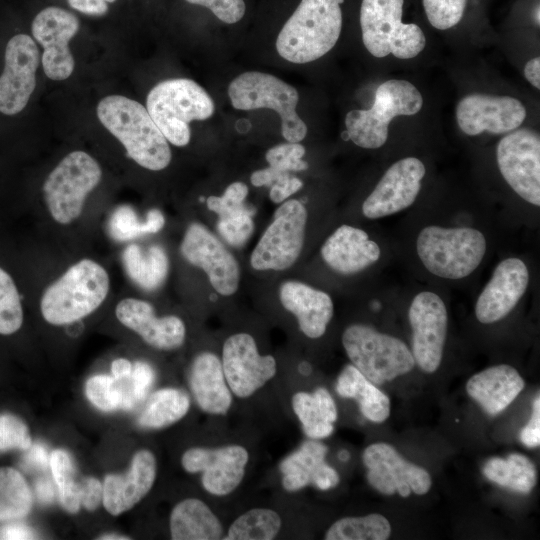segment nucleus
<instances>
[{
  "label": "nucleus",
  "instance_id": "obj_1",
  "mask_svg": "<svg viewBox=\"0 0 540 540\" xmlns=\"http://www.w3.org/2000/svg\"><path fill=\"white\" fill-rule=\"evenodd\" d=\"M107 269L92 258L71 264L43 291L40 312L54 326L75 323L95 312L110 292Z\"/></svg>",
  "mask_w": 540,
  "mask_h": 540
},
{
  "label": "nucleus",
  "instance_id": "obj_2",
  "mask_svg": "<svg viewBox=\"0 0 540 540\" xmlns=\"http://www.w3.org/2000/svg\"><path fill=\"white\" fill-rule=\"evenodd\" d=\"M97 116L139 166L150 171L168 167L172 158L168 141L142 104L125 96L110 95L100 100Z\"/></svg>",
  "mask_w": 540,
  "mask_h": 540
},
{
  "label": "nucleus",
  "instance_id": "obj_3",
  "mask_svg": "<svg viewBox=\"0 0 540 540\" xmlns=\"http://www.w3.org/2000/svg\"><path fill=\"white\" fill-rule=\"evenodd\" d=\"M343 0H301L276 39L284 60L305 64L318 60L337 43L342 30Z\"/></svg>",
  "mask_w": 540,
  "mask_h": 540
},
{
  "label": "nucleus",
  "instance_id": "obj_4",
  "mask_svg": "<svg viewBox=\"0 0 540 540\" xmlns=\"http://www.w3.org/2000/svg\"><path fill=\"white\" fill-rule=\"evenodd\" d=\"M146 109L168 142L186 146L191 138L189 123L210 118L215 105L198 83L173 78L155 85L148 93Z\"/></svg>",
  "mask_w": 540,
  "mask_h": 540
},
{
  "label": "nucleus",
  "instance_id": "obj_5",
  "mask_svg": "<svg viewBox=\"0 0 540 540\" xmlns=\"http://www.w3.org/2000/svg\"><path fill=\"white\" fill-rule=\"evenodd\" d=\"M101 178L102 169L94 157L81 150L67 154L43 183V200L49 218L62 227L76 223Z\"/></svg>",
  "mask_w": 540,
  "mask_h": 540
},
{
  "label": "nucleus",
  "instance_id": "obj_6",
  "mask_svg": "<svg viewBox=\"0 0 540 540\" xmlns=\"http://www.w3.org/2000/svg\"><path fill=\"white\" fill-rule=\"evenodd\" d=\"M487 249L482 232L470 227L427 226L418 234L417 254L432 274L446 279L469 276L481 263Z\"/></svg>",
  "mask_w": 540,
  "mask_h": 540
},
{
  "label": "nucleus",
  "instance_id": "obj_7",
  "mask_svg": "<svg viewBox=\"0 0 540 540\" xmlns=\"http://www.w3.org/2000/svg\"><path fill=\"white\" fill-rule=\"evenodd\" d=\"M422 106L423 97L411 82L387 80L377 87L371 108L354 109L346 114V134L361 148H380L387 141L392 119L415 115Z\"/></svg>",
  "mask_w": 540,
  "mask_h": 540
},
{
  "label": "nucleus",
  "instance_id": "obj_8",
  "mask_svg": "<svg viewBox=\"0 0 540 540\" xmlns=\"http://www.w3.org/2000/svg\"><path fill=\"white\" fill-rule=\"evenodd\" d=\"M404 0H362L360 26L367 51L377 58L390 54L398 59L419 55L426 45L422 29L402 22Z\"/></svg>",
  "mask_w": 540,
  "mask_h": 540
},
{
  "label": "nucleus",
  "instance_id": "obj_9",
  "mask_svg": "<svg viewBox=\"0 0 540 540\" xmlns=\"http://www.w3.org/2000/svg\"><path fill=\"white\" fill-rule=\"evenodd\" d=\"M228 96L237 110H274L281 118V133L287 142L298 143L306 137L307 125L296 112L298 91L280 78L259 71L244 72L230 82Z\"/></svg>",
  "mask_w": 540,
  "mask_h": 540
},
{
  "label": "nucleus",
  "instance_id": "obj_10",
  "mask_svg": "<svg viewBox=\"0 0 540 540\" xmlns=\"http://www.w3.org/2000/svg\"><path fill=\"white\" fill-rule=\"evenodd\" d=\"M351 364L376 385L409 373L415 366L412 352L394 336L364 324H352L342 334Z\"/></svg>",
  "mask_w": 540,
  "mask_h": 540
},
{
  "label": "nucleus",
  "instance_id": "obj_11",
  "mask_svg": "<svg viewBox=\"0 0 540 540\" xmlns=\"http://www.w3.org/2000/svg\"><path fill=\"white\" fill-rule=\"evenodd\" d=\"M308 213L296 199L281 203L250 257L256 270L282 271L299 258L304 245Z\"/></svg>",
  "mask_w": 540,
  "mask_h": 540
},
{
  "label": "nucleus",
  "instance_id": "obj_12",
  "mask_svg": "<svg viewBox=\"0 0 540 540\" xmlns=\"http://www.w3.org/2000/svg\"><path fill=\"white\" fill-rule=\"evenodd\" d=\"M496 159L502 177L514 192L540 205V137L528 128L507 133L498 143Z\"/></svg>",
  "mask_w": 540,
  "mask_h": 540
},
{
  "label": "nucleus",
  "instance_id": "obj_13",
  "mask_svg": "<svg viewBox=\"0 0 540 540\" xmlns=\"http://www.w3.org/2000/svg\"><path fill=\"white\" fill-rule=\"evenodd\" d=\"M367 469L368 483L385 495L398 493L408 497L411 492L417 495L426 494L432 479L424 468L406 460L388 443L378 442L367 446L362 455Z\"/></svg>",
  "mask_w": 540,
  "mask_h": 540
},
{
  "label": "nucleus",
  "instance_id": "obj_14",
  "mask_svg": "<svg viewBox=\"0 0 540 540\" xmlns=\"http://www.w3.org/2000/svg\"><path fill=\"white\" fill-rule=\"evenodd\" d=\"M408 319L412 328V355L426 373L435 372L442 361L447 336L448 315L445 303L434 292L423 291L412 300Z\"/></svg>",
  "mask_w": 540,
  "mask_h": 540
},
{
  "label": "nucleus",
  "instance_id": "obj_15",
  "mask_svg": "<svg viewBox=\"0 0 540 540\" xmlns=\"http://www.w3.org/2000/svg\"><path fill=\"white\" fill-rule=\"evenodd\" d=\"M182 257L202 269L215 291L223 296L233 295L239 286L240 268L235 257L204 225L191 223L180 244Z\"/></svg>",
  "mask_w": 540,
  "mask_h": 540
},
{
  "label": "nucleus",
  "instance_id": "obj_16",
  "mask_svg": "<svg viewBox=\"0 0 540 540\" xmlns=\"http://www.w3.org/2000/svg\"><path fill=\"white\" fill-rule=\"evenodd\" d=\"M221 363L232 394L242 399L256 393L277 372L276 359L272 355H261L255 339L244 332L225 340Z\"/></svg>",
  "mask_w": 540,
  "mask_h": 540
},
{
  "label": "nucleus",
  "instance_id": "obj_17",
  "mask_svg": "<svg viewBox=\"0 0 540 540\" xmlns=\"http://www.w3.org/2000/svg\"><path fill=\"white\" fill-rule=\"evenodd\" d=\"M249 460L247 449L238 444L217 448L193 447L181 457L188 473L201 472L205 491L215 496L232 493L242 482Z\"/></svg>",
  "mask_w": 540,
  "mask_h": 540
},
{
  "label": "nucleus",
  "instance_id": "obj_18",
  "mask_svg": "<svg viewBox=\"0 0 540 540\" xmlns=\"http://www.w3.org/2000/svg\"><path fill=\"white\" fill-rule=\"evenodd\" d=\"M455 114L461 131L468 136H477L483 132H512L524 122L527 111L517 98L473 93L458 102Z\"/></svg>",
  "mask_w": 540,
  "mask_h": 540
},
{
  "label": "nucleus",
  "instance_id": "obj_19",
  "mask_svg": "<svg viewBox=\"0 0 540 540\" xmlns=\"http://www.w3.org/2000/svg\"><path fill=\"white\" fill-rule=\"evenodd\" d=\"M78 29V18L59 7H47L34 18L32 35L44 49L41 61L48 78L60 81L72 74L75 62L69 41Z\"/></svg>",
  "mask_w": 540,
  "mask_h": 540
},
{
  "label": "nucleus",
  "instance_id": "obj_20",
  "mask_svg": "<svg viewBox=\"0 0 540 540\" xmlns=\"http://www.w3.org/2000/svg\"><path fill=\"white\" fill-rule=\"evenodd\" d=\"M39 49L26 34H17L7 43L5 65L0 76V112L15 115L27 105L36 86Z\"/></svg>",
  "mask_w": 540,
  "mask_h": 540
},
{
  "label": "nucleus",
  "instance_id": "obj_21",
  "mask_svg": "<svg viewBox=\"0 0 540 540\" xmlns=\"http://www.w3.org/2000/svg\"><path fill=\"white\" fill-rule=\"evenodd\" d=\"M425 166L416 157H406L392 164L362 204V213L369 219L395 214L416 200Z\"/></svg>",
  "mask_w": 540,
  "mask_h": 540
},
{
  "label": "nucleus",
  "instance_id": "obj_22",
  "mask_svg": "<svg viewBox=\"0 0 540 540\" xmlns=\"http://www.w3.org/2000/svg\"><path fill=\"white\" fill-rule=\"evenodd\" d=\"M115 316L123 326L155 349L174 350L185 341L184 321L175 315L157 316L153 306L145 300L122 298L115 307Z\"/></svg>",
  "mask_w": 540,
  "mask_h": 540
},
{
  "label": "nucleus",
  "instance_id": "obj_23",
  "mask_svg": "<svg viewBox=\"0 0 540 540\" xmlns=\"http://www.w3.org/2000/svg\"><path fill=\"white\" fill-rule=\"evenodd\" d=\"M528 283L529 271L521 259L501 261L477 299L478 321L490 324L506 317L525 294Z\"/></svg>",
  "mask_w": 540,
  "mask_h": 540
},
{
  "label": "nucleus",
  "instance_id": "obj_24",
  "mask_svg": "<svg viewBox=\"0 0 540 540\" xmlns=\"http://www.w3.org/2000/svg\"><path fill=\"white\" fill-rule=\"evenodd\" d=\"M156 474L154 454L147 449L136 452L125 474H109L105 477L102 502L106 511L118 516L132 509L149 493Z\"/></svg>",
  "mask_w": 540,
  "mask_h": 540
},
{
  "label": "nucleus",
  "instance_id": "obj_25",
  "mask_svg": "<svg viewBox=\"0 0 540 540\" xmlns=\"http://www.w3.org/2000/svg\"><path fill=\"white\" fill-rule=\"evenodd\" d=\"M328 446L310 439L286 456L279 464L282 486L288 492H296L312 484L320 490H329L340 482L338 472L326 463Z\"/></svg>",
  "mask_w": 540,
  "mask_h": 540
},
{
  "label": "nucleus",
  "instance_id": "obj_26",
  "mask_svg": "<svg viewBox=\"0 0 540 540\" xmlns=\"http://www.w3.org/2000/svg\"><path fill=\"white\" fill-rule=\"evenodd\" d=\"M379 245L368 234L350 225H341L324 242L321 256L335 272L350 275L358 273L380 258Z\"/></svg>",
  "mask_w": 540,
  "mask_h": 540
},
{
  "label": "nucleus",
  "instance_id": "obj_27",
  "mask_svg": "<svg viewBox=\"0 0 540 540\" xmlns=\"http://www.w3.org/2000/svg\"><path fill=\"white\" fill-rule=\"evenodd\" d=\"M279 299L282 306L296 317L305 336L317 339L324 335L334 313L328 293L303 282L286 281L279 289Z\"/></svg>",
  "mask_w": 540,
  "mask_h": 540
},
{
  "label": "nucleus",
  "instance_id": "obj_28",
  "mask_svg": "<svg viewBox=\"0 0 540 540\" xmlns=\"http://www.w3.org/2000/svg\"><path fill=\"white\" fill-rule=\"evenodd\" d=\"M192 394L202 411L225 415L233 397L219 357L209 351L199 353L192 361L189 374Z\"/></svg>",
  "mask_w": 540,
  "mask_h": 540
},
{
  "label": "nucleus",
  "instance_id": "obj_29",
  "mask_svg": "<svg viewBox=\"0 0 540 540\" xmlns=\"http://www.w3.org/2000/svg\"><path fill=\"white\" fill-rule=\"evenodd\" d=\"M524 386L523 378L514 367L500 364L471 376L466 391L487 413L496 415L515 400Z\"/></svg>",
  "mask_w": 540,
  "mask_h": 540
},
{
  "label": "nucleus",
  "instance_id": "obj_30",
  "mask_svg": "<svg viewBox=\"0 0 540 540\" xmlns=\"http://www.w3.org/2000/svg\"><path fill=\"white\" fill-rule=\"evenodd\" d=\"M170 535L173 540L223 539L220 519L204 501L186 498L177 503L170 513Z\"/></svg>",
  "mask_w": 540,
  "mask_h": 540
},
{
  "label": "nucleus",
  "instance_id": "obj_31",
  "mask_svg": "<svg viewBox=\"0 0 540 540\" xmlns=\"http://www.w3.org/2000/svg\"><path fill=\"white\" fill-rule=\"evenodd\" d=\"M335 390L343 398L354 399L362 415L374 423H382L390 415L389 397L352 364L338 375Z\"/></svg>",
  "mask_w": 540,
  "mask_h": 540
},
{
  "label": "nucleus",
  "instance_id": "obj_32",
  "mask_svg": "<svg viewBox=\"0 0 540 540\" xmlns=\"http://www.w3.org/2000/svg\"><path fill=\"white\" fill-rule=\"evenodd\" d=\"M292 408L308 438L320 440L333 433L338 412L327 389L319 387L313 393H295L292 397Z\"/></svg>",
  "mask_w": 540,
  "mask_h": 540
},
{
  "label": "nucleus",
  "instance_id": "obj_33",
  "mask_svg": "<svg viewBox=\"0 0 540 540\" xmlns=\"http://www.w3.org/2000/svg\"><path fill=\"white\" fill-rule=\"evenodd\" d=\"M123 264L131 280L146 291H155L163 285L169 269V260L160 245L144 249L129 244L123 251Z\"/></svg>",
  "mask_w": 540,
  "mask_h": 540
},
{
  "label": "nucleus",
  "instance_id": "obj_34",
  "mask_svg": "<svg viewBox=\"0 0 540 540\" xmlns=\"http://www.w3.org/2000/svg\"><path fill=\"white\" fill-rule=\"evenodd\" d=\"M483 474L488 480L523 494L530 493L537 483L534 463L518 453L510 454L505 459L490 458L483 466Z\"/></svg>",
  "mask_w": 540,
  "mask_h": 540
},
{
  "label": "nucleus",
  "instance_id": "obj_35",
  "mask_svg": "<svg viewBox=\"0 0 540 540\" xmlns=\"http://www.w3.org/2000/svg\"><path fill=\"white\" fill-rule=\"evenodd\" d=\"M188 394L177 388H163L150 397L139 417L144 428L160 429L181 420L189 411Z\"/></svg>",
  "mask_w": 540,
  "mask_h": 540
},
{
  "label": "nucleus",
  "instance_id": "obj_36",
  "mask_svg": "<svg viewBox=\"0 0 540 540\" xmlns=\"http://www.w3.org/2000/svg\"><path fill=\"white\" fill-rule=\"evenodd\" d=\"M32 505V492L23 475L12 467H0V522L24 518Z\"/></svg>",
  "mask_w": 540,
  "mask_h": 540
},
{
  "label": "nucleus",
  "instance_id": "obj_37",
  "mask_svg": "<svg viewBox=\"0 0 540 540\" xmlns=\"http://www.w3.org/2000/svg\"><path fill=\"white\" fill-rule=\"evenodd\" d=\"M282 519L275 510L253 508L238 516L229 526L224 540H272L280 532Z\"/></svg>",
  "mask_w": 540,
  "mask_h": 540
},
{
  "label": "nucleus",
  "instance_id": "obj_38",
  "mask_svg": "<svg viewBox=\"0 0 540 540\" xmlns=\"http://www.w3.org/2000/svg\"><path fill=\"white\" fill-rule=\"evenodd\" d=\"M391 525L381 514L371 513L359 517H344L335 521L326 531V540H386Z\"/></svg>",
  "mask_w": 540,
  "mask_h": 540
},
{
  "label": "nucleus",
  "instance_id": "obj_39",
  "mask_svg": "<svg viewBox=\"0 0 540 540\" xmlns=\"http://www.w3.org/2000/svg\"><path fill=\"white\" fill-rule=\"evenodd\" d=\"M50 467L62 507L70 513H77L82 505V482L76 481L72 457L67 451L56 449L51 453Z\"/></svg>",
  "mask_w": 540,
  "mask_h": 540
},
{
  "label": "nucleus",
  "instance_id": "obj_40",
  "mask_svg": "<svg viewBox=\"0 0 540 540\" xmlns=\"http://www.w3.org/2000/svg\"><path fill=\"white\" fill-rule=\"evenodd\" d=\"M85 394L95 407L105 412L130 409L136 402L131 389L124 388L119 380L104 374L87 380Z\"/></svg>",
  "mask_w": 540,
  "mask_h": 540
},
{
  "label": "nucleus",
  "instance_id": "obj_41",
  "mask_svg": "<svg viewBox=\"0 0 540 540\" xmlns=\"http://www.w3.org/2000/svg\"><path fill=\"white\" fill-rule=\"evenodd\" d=\"M24 319L21 295L12 276L0 267V334L17 332Z\"/></svg>",
  "mask_w": 540,
  "mask_h": 540
},
{
  "label": "nucleus",
  "instance_id": "obj_42",
  "mask_svg": "<svg viewBox=\"0 0 540 540\" xmlns=\"http://www.w3.org/2000/svg\"><path fill=\"white\" fill-rule=\"evenodd\" d=\"M220 236L233 247L243 246L254 231V222L251 211L245 209L222 216L217 223Z\"/></svg>",
  "mask_w": 540,
  "mask_h": 540
},
{
  "label": "nucleus",
  "instance_id": "obj_43",
  "mask_svg": "<svg viewBox=\"0 0 540 540\" xmlns=\"http://www.w3.org/2000/svg\"><path fill=\"white\" fill-rule=\"evenodd\" d=\"M467 0H422L429 23L436 29L447 30L462 19Z\"/></svg>",
  "mask_w": 540,
  "mask_h": 540
},
{
  "label": "nucleus",
  "instance_id": "obj_44",
  "mask_svg": "<svg viewBox=\"0 0 540 540\" xmlns=\"http://www.w3.org/2000/svg\"><path fill=\"white\" fill-rule=\"evenodd\" d=\"M305 147L299 142H286L271 147L265 154L269 166L285 172H297L308 169V163L302 158Z\"/></svg>",
  "mask_w": 540,
  "mask_h": 540
},
{
  "label": "nucleus",
  "instance_id": "obj_45",
  "mask_svg": "<svg viewBox=\"0 0 540 540\" xmlns=\"http://www.w3.org/2000/svg\"><path fill=\"white\" fill-rule=\"evenodd\" d=\"M31 446L27 425L15 415L0 414V451L28 450Z\"/></svg>",
  "mask_w": 540,
  "mask_h": 540
},
{
  "label": "nucleus",
  "instance_id": "obj_46",
  "mask_svg": "<svg viewBox=\"0 0 540 540\" xmlns=\"http://www.w3.org/2000/svg\"><path fill=\"white\" fill-rule=\"evenodd\" d=\"M247 195V185L236 181L228 185L221 196H209L206 205L210 211L222 217L245 209L247 206L244 201Z\"/></svg>",
  "mask_w": 540,
  "mask_h": 540
},
{
  "label": "nucleus",
  "instance_id": "obj_47",
  "mask_svg": "<svg viewBox=\"0 0 540 540\" xmlns=\"http://www.w3.org/2000/svg\"><path fill=\"white\" fill-rule=\"evenodd\" d=\"M110 230L118 240H129L144 233V223L139 221L129 206L119 207L111 217Z\"/></svg>",
  "mask_w": 540,
  "mask_h": 540
},
{
  "label": "nucleus",
  "instance_id": "obj_48",
  "mask_svg": "<svg viewBox=\"0 0 540 540\" xmlns=\"http://www.w3.org/2000/svg\"><path fill=\"white\" fill-rule=\"evenodd\" d=\"M190 4L208 8L220 21L234 24L240 21L246 11L244 0H186Z\"/></svg>",
  "mask_w": 540,
  "mask_h": 540
},
{
  "label": "nucleus",
  "instance_id": "obj_49",
  "mask_svg": "<svg viewBox=\"0 0 540 540\" xmlns=\"http://www.w3.org/2000/svg\"><path fill=\"white\" fill-rule=\"evenodd\" d=\"M131 392L135 401L144 399L149 388L151 387L155 373L153 368L146 362L137 361L132 366L131 372Z\"/></svg>",
  "mask_w": 540,
  "mask_h": 540
},
{
  "label": "nucleus",
  "instance_id": "obj_50",
  "mask_svg": "<svg viewBox=\"0 0 540 540\" xmlns=\"http://www.w3.org/2000/svg\"><path fill=\"white\" fill-rule=\"evenodd\" d=\"M520 441L528 448L540 444V397L537 394L533 402L532 416L520 431Z\"/></svg>",
  "mask_w": 540,
  "mask_h": 540
},
{
  "label": "nucleus",
  "instance_id": "obj_51",
  "mask_svg": "<svg viewBox=\"0 0 540 540\" xmlns=\"http://www.w3.org/2000/svg\"><path fill=\"white\" fill-rule=\"evenodd\" d=\"M302 186L303 182L299 178L289 174L270 186L269 198L273 203L281 204L299 191Z\"/></svg>",
  "mask_w": 540,
  "mask_h": 540
},
{
  "label": "nucleus",
  "instance_id": "obj_52",
  "mask_svg": "<svg viewBox=\"0 0 540 540\" xmlns=\"http://www.w3.org/2000/svg\"><path fill=\"white\" fill-rule=\"evenodd\" d=\"M103 496V485L93 477H87L82 481V500L81 504L88 510H95Z\"/></svg>",
  "mask_w": 540,
  "mask_h": 540
},
{
  "label": "nucleus",
  "instance_id": "obj_53",
  "mask_svg": "<svg viewBox=\"0 0 540 540\" xmlns=\"http://www.w3.org/2000/svg\"><path fill=\"white\" fill-rule=\"evenodd\" d=\"M289 174L291 173L268 166L254 171L250 176V182L255 187L272 186Z\"/></svg>",
  "mask_w": 540,
  "mask_h": 540
},
{
  "label": "nucleus",
  "instance_id": "obj_54",
  "mask_svg": "<svg viewBox=\"0 0 540 540\" xmlns=\"http://www.w3.org/2000/svg\"><path fill=\"white\" fill-rule=\"evenodd\" d=\"M73 9L93 16H102L108 11V3L116 0H67Z\"/></svg>",
  "mask_w": 540,
  "mask_h": 540
},
{
  "label": "nucleus",
  "instance_id": "obj_55",
  "mask_svg": "<svg viewBox=\"0 0 540 540\" xmlns=\"http://www.w3.org/2000/svg\"><path fill=\"white\" fill-rule=\"evenodd\" d=\"M34 531L19 523H10L0 528V539H35Z\"/></svg>",
  "mask_w": 540,
  "mask_h": 540
},
{
  "label": "nucleus",
  "instance_id": "obj_56",
  "mask_svg": "<svg viewBox=\"0 0 540 540\" xmlns=\"http://www.w3.org/2000/svg\"><path fill=\"white\" fill-rule=\"evenodd\" d=\"M26 464L33 467L45 468L48 465V454L46 449L36 444L30 447V451L25 457Z\"/></svg>",
  "mask_w": 540,
  "mask_h": 540
},
{
  "label": "nucleus",
  "instance_id": "obj_57",
  "mask_svg": "<svg viewBox=\"0 0 540 540\" xmlns=\"http://www.w3.org/2000/svg\"><path fill=\"white\" fill-rule=\"evenodd\" d=\"M144 223V233H157L160 231L164 224H165V218L163 213L158 209H151L148 211L146 220L143 221Z\"/></svg>",
  "mask_w": 540,
  "mask_h": 540
},
{
  "label": "nucleus",
  "instance_id": "obj_58",
  "mask_svg": "<svg viewBox=\"0 0 540 540\" xmlns=\"http://www.w3.org/2000/svg\"><path fill=\"white\" fill-rule=\"evenodd\" d=\"M524 76L538 90L540 89V58L529 60L524 67Z\"/></svg>",
  "mask_w": 540,
  "mask_h": 540
},
{
  "label": "nucleus",
  "instance_id": "obj_59",
  "mask_svg": "<svg viewBox=\"0 0 540 540\" xmlns=\"http://www.w3.org/2000/svg\"><path fill=\"white\" fill-rule=\"evenodd\" d=\"M111 372L116 380H124L130 377L132 364L125 358H118L112 362Z\"/></svg>",
  "mask_w": 540,
  "mask_h": 540
},
{
  "label": "nucleus",
  "instance_id": "obj_60",
  "mask_svg": "<svg viewBox=\"0 0 540 540\" xmlns=\"http://www.w3.org/2000/svg\"><path fill=\"white\" fill-rule=\"evenodd\" d=\"M35 487L37 497L41 502L50 503L53 500V486L47 479H40Z\"/></svg>",
  "mask_w": 540,
  "mask_h": 540
},
{
  "label": "nucleus",
  "instance_id": "obj_61",
  "mask_svg": "<svg viewBox=\"0 0 540 540\" xmlns=\"http://www.w3.org/2000/svg\"><path fill=\"white\" fill-rule=\"evenodd\" d=\"M98 539H101V540H127V539H130V537H127V536L122 535V534H117V533H106V534L100 535L98 537Z\"/></svg>",
  "mask_w": 540,
  "mask_h": 540
},
{
  "label": "nucleus",
  "instance_id": "obj_62",
  "mask_svg": "<svg viewBox=\"0 0 540 540\" xmlns=\"http://www.w3.org/2000/svg\"><path fill=\"white\" fill-rule=\"evenodd\" d=\"M339 458L342 460V461H346L348 458H349V453L347 451H341L339 453Z\"/></svg>",
  "mask_w": 540,
  "mask_h": 540
},
{
  "label": "nucleus",
  "instance_id": "obj_63",
  "mask_svg": "<svg viewBox=\"0 0 540 540\" xmlns=\"http://www.w3.org/2000/svg\"><path fill=\"white\" fill-rule=\"evenodd\" d=\"M535 19H536V21H537V24L539 25V22H540V21H539V6H537V10H536V12H535Z\"/></svg>",
  "mask_w": 540,
  "mask_h": 540
}]
</instances>
